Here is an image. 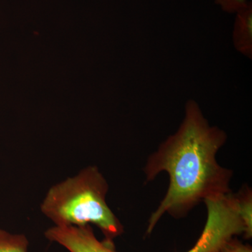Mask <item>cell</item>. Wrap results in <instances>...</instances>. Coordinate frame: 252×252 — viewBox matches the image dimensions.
Segmentation results:
<instances>
[{"label":"cell","instance_id":"6da1fadb","mask_svg":"<svg viewBox=\"0 0 252 252\" xmlns=\"http://www.w3.org/2000/svg\"><path fill=\"white\" fill-rule=\"evenodd\" d=\"M226 141L225 131L210 125L198 102L187 100L180 127L150 155L144 168L147 182L162 172L170 180L167 193L149 217L146 234L165 215L183 218L207 199L231 192L233 171L217 160Z\"/></svg>","mask_w":252,"mask_h":252},{"label":"cell","instance_id":"7a4b0ae2","mask_svg":"<svg viewBox=\"0 0 252 252\" xmlns=\"http://www.w3.org/2000/svg\"><path fill=\"white\" fill-rule=\"evenodd\" d=\"M108 190V183L99 169L87 167L51 187L41 203V211L58 226L95 225L104 241L114 243L124 228L106 201Z\"/></svg>","mask_w":252,"mask_h":252},{"label":"cell","instance_id":"3957f363","mask_svg":"<svg viewBox=\"0 0 252 252\" xmlns=\"http://www.w3.org/2000/svg\"><path fill=\"white\" fill-rule=\"evenodd\" d=\"M204 203L207 207L206 223L193 248L186 252H219L232 238L245 234L235 194L230 192L208 198Z\"/></svg>","mask_w":252,"mask_h":252},{"label":"cell","instance_id":"277c9868","mask_svg":"<svg viewBox=\"0 0 252 252\" xmlns=\"http://www.w3.org/2000/svg\"><path fill=\"white\" fill-rule=\"evenodd\" d=\"M46 238L67 249L69 252H117L114 243L99 241L91 225H54L46 230Z\"/></svg>","mask_w":252,"mask_h":252},{"label":"cell","instance_id":"5b68a950","mask_svg":"<svg viewBox=\"0 0 252 252\" xmlns=\"http://www.w3.org/2000/svg\"><path fill=\"white\" fill-rule=\"evenodd\" d=\"M232 41L235 49L247 59H252V4L235 13Z\"/></svg>","mask_w":252,"mask_h":252},{"label":"cell","instance_id":"8992f818","mask_svg":"<svg viewBox=\"0 0 252 252\" xmlns=\"http://www.w3.org/2000/svg\"><path fill=\"white\" fill-rule=\"evenodd\" d=\"M238 213L245 228L244 238H252V191L248 186H245L235 194Z\"/></svg>","mask_w":252,"mask_h":252},{"label":"cell","instance_id":"52a82bcc","mask_svg":"<svg viewBox=\"0 0 252 252\" xmlns=\"http://www.w3.org/2000/svg\"><path fill=\"white\" fill-rule=\"evenodd\" d=\"M29 240L23 234H14L0 228V252H28Z\"/></svg>","mask_w":252,"mask_h":252},{"label":"cell","instance_id":"ba28073f","mask_svg":"<svg viewBox=\"0 0 252 252\" xmlns=\"http://www.w3.org/2000/svg\"><path fill=\"white\" fill-rule=\"evenodd\" d=\"M250 2L249 0H215V3L220 9L230 14H235Z\"/></svg>","mask_w":252,"mask_h":252},{"label":"cell","instance_id":"9c48e42d","mask_svg":"<svg viewBox=\"0 0 252 252\" xmlns=\"http://www.w3.org/2000/svg\"><path fill=\"white\" fill-rule=\"evenodd\" d=\"M219 252H252L251 245L245 244L236 238H232Z\"/></svg>","mask_w":252,"mask_h":252}]
</instances>
